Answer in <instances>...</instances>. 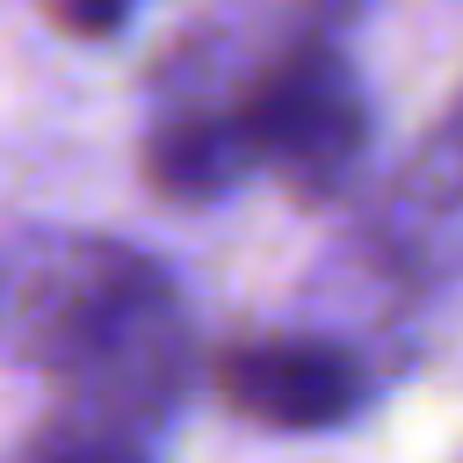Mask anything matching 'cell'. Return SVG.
<instances>
[{"instance_id": "6da1fadb", "label": "cell", "mask_w": 463, "mask_h": 463, "mask_svg": "<svg viewBox=\"0 0 463 463\" xmlns=\"http://www.w3.org/2000/svg\"><path fill=\"white\" fill-rule=\"evenodd\" d=\"M22 354L80 420L152 427L188 391V318L174 282L130 246H72L22 289Z\"/></svg>"}, {"instance_id": "7a4b0ae2", "label": "cell", "mask_w": 463, "mask_h": 463, "mask_svg": "<svg viewBox=\"0 0 463 463\" xmlns=\"http://www.w3.org/2000/svg\"><path fill=\"white\" fill-rule=\"evenodd\" d=\"M239 116H246L260 166L304 203H326L369 145V109L354 94V72L318 36L275 51L253 72V87L239 94Z\"/></svg>"}, {"instance_id": "3957f363", "label": "cell", "mask_w": 463, "mask_h": 463, "mask_svg": "<svg viewBox=\"0 0 463 463\" xmlns=\"http://www.w3.org/2000/svg\"><path fill=\"white\" fill-rule=\"evenodd\" d=\"M210 383H217V398H224L239 420L289 427V434L333 427V420H347V412L369 398L362 362H354L347 347H333V340H304V333L232 340V347L210 362Z\"/></svg>"}, {"instance_id": "277c9868", "label": "cell", "mask_w": 463, "mask_h": 463, "mask_svg": "<svg viewBox=\"0 0 463 463\" xmlns=\"http://www.w3.org/2000/svg\"><path fill=\"white\" fill-rule=\"evenodd\" d=\"M260 166L239 101L232 109H181L166 123H152L145 137V181L166 203H217L224 188H239Z\"/></svg>"}, {"instance_id": "5b68a950", "label": "cell", "mask_w": 463, "mask_h": 463, "mask_svg": "<svg viewBox=\"0 0 463 463\" xmlns=\"http://www.w3.org/2000/svg\"><path fill=\"white\" fill-rule=\"evenodd\" d=\"M14 463H145V449H137L130 427H109V420H80V412H65V420L36 427V434L22 441Z\"/></svg>"}, {"instance_id": "8992f818", "label": "cell", "mask_w": 463, "mask_h": 463, "mask_svg": "<svg viewBox=\"0 0 463 463\" xmlns=\"http://www.w3.org/2000/svg\"><path fill=\"white\" fill-rule=\"evenodd\" d=\"M137 0H43V14L65 29V36H116L130 22Z\"/></svg>"}, {"instance_id": "52a82bcc", "label": "cell", "mask_w": 463, "mask_h": 463, "mask_svg": "<svg viewBox=\"0 0 463 463\" xmlns=\"http://www.w3.org/2000/svg\"><path fill=\"white\" fill-rule=\"evenodd\" d=\"M311 7H318V22H347L362 0H311Z\"/></svg>"}]
</instances>
